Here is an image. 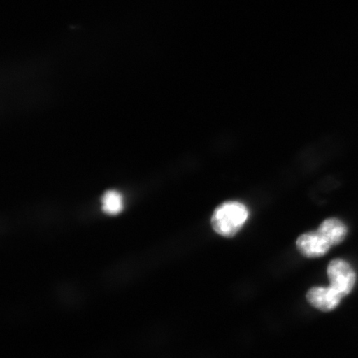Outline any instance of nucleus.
Returning <instances> with one entry per match:
<instances>
[{"mask_svg": "<svg viewBox=\"0 0 358 358\" xmlns=\"http://www.w3.org/2000/svg\"><path fill=\"white\" fill-rule=\"evenodd\" d=\"M249 217L246 206L240 201H226L215 209L212 226L217 234L225 237L234 236L243 227Z\"/></svg>", "mask_w": 358, "mask_h": 358, "instance_id": "nucleus-1", "label": "nucleus"}, {"mask_svg": "<svg viewBox=\"0 0 358 358\" xmlns=\"http://www.w3.org/2000/svg\"><path fill=\"white\" fill-rule=\"evenodd\" d=\"M330 287L342 297L351 292L356 283V274L349 264L341 259H335L328 266Z\"/></svg>", "mask_w": 358, "mask_h": 358, "instance_id": "nucleus-2", "label": "nucleus"}, {"mask_svg": "<svg viewBox=\"0 0 358 358\" xmlns=\"http://www.w3.org/2000/svg\"><path fill=\"white\" fill-rule=\"evenodd\" d=\"M299 252L308 258L324 257L331 248L330 243L319 231H310L299 237L296 241Z\"/></svg>", "mask_w": 358, "mask_h": 358, "instance_id": "nucleus-3", "label": "nucleus"}, {"mask_svg": "<svg viewBox=\"0 0 358 358\" xmlns=\"http://www.w3.org/2000/svg\"><path fill=\"white\" fill-rule=\"evenodd\" d=\"M307 301L312 306L321 311L328 312L334 310L343 298L331 288L315 287L308 291Z\"/></svg>", "mask_w": 358, "mask_h": 358, "instance_id": "nucleus-4", "label": "nucleus"}, {"mask_svg": "<svg viewBox=\"0 0 358 358\" xmlns=\"http://www.w3.org/2000/svg\"><path fill=\"white\" fill-rule=\"evenodd\" d=\"M317 231L332 246L343 243L344 239H345L348 232L345 224L338 218L326 219V220L320 224L319 229Z\"/></svg>", "mask_w": 358, "mask_h": 358, "instance_id": "nucleus-5", "label": "nucleus"}, {"mask_svg": "<svg viewBox=\"0 0 358 358\" xmlns=\"http://www.w3.org/2000/svg\"><path fill=\"white\" fill-rule=\"evenodd\" d=\"M102 210L107 214L116 215L122 211L124 200L119 192L108 191L101 199Z\"/></svg>", "mask_w": 358, "mask_h": 358, "instance_id": "nucleus-6", "label": "nucleus"}]
</instances>
